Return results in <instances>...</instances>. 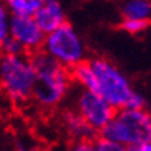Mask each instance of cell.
I'll return each mask as SVG.
<instances>
[{
  "mask_svg": "<svg viewBox=\"0 0 151 151\" xmlns=\"http://www.w3.org/2000/svg\"><path fill=\"white\" fill-rule=\"evenodd\" d=\"M0 43H2V51L5 56H23V52L26 51V48L12 36L6 37Z\"/></svg>",
  "mask_w": 151,
  "mask_h": 151,
  "instance_id": "cell-13",
  "label": "cell"
},
{
  "mask_svg": "<svg viewBox=\"0 0 151 151\" xmlns=\"http://www.w3.org/2000/svg\"><path fill=\"white\" fill-rule=\"evenodd\" d=\"M37 71L31 59L25 56H3L0 62V82L2 90L11 102L22 104L32 97Z\"/></svg>",
  "mask_w": 151,
  "mask_h": 151,
  "instance_id": "cell-2",
  "label": "cell"
},
{
  "mask_svg": "<svg viewBox=\"0 0 151 151\" xmlns=\"http://www.w3.org/2000/svg\"><path fill=\"white\" fill-rule=\"evenodd\" d=\"M127 151H140V148L139 147H128Z\"/></svg>",
  "mask_w": 151,
  "mask_h": 151,
  "instance_id": "cell-21",
  "label": "cell"
},
{
  "mask_svg": "<svg viewBox=\"0 0 151 151\" xmlns=\"http://www.w3.org/2000/svg\"><path fill=\"white\" fill-rule=\"evenodd\" d=\"M16 151H40L36 143L29 140H19L16 143Z\"/></svg>",
  "mask_w": 151,
  "mask_h": 151,
  "instance_id": "cell-19",
  "label": "cell"
},
{
  "mask_svg": "<svg viewBox=\"0 0 151 151\" xmlns=\"http://www.w3.org/2000/svg\"><path fill=\"white\" fill-rule=\"evenodd\" d=\"M65 125L68 133L76 140H93L96 133H97V129H94L77 111L65 114Z\"/></svg>",
  "mask_w": 151,
  "mask_h": 151,
  "instance_id": "cell-9",
  "label": "cell"
},
{
  "mask_svg": "<svg viewBox=\"0 0 151 151\" xmlns=\"http://www.w3.org/2000/svg\"><path fill=\"white\" fill-rule=\"evenodd\" d=\"M94 145L97 151H127L128 147L122 145L119 142H114V140H109L106 137H99V139L94 140Z\"/></svg>",
  "mask_w": 151,
  "mask_h": 151,
  "instance_id": "cell-15",
  "label": "cell"
},
{
  "mask_svg": "<svg viewBox=\"0 0 151 151\" xmlns=\"http://www.w3.org/2000/svg\"><path fill=\"white\" fill-rule=\"evenodd\" d=\"M145 106H147L145 96L137 93V91H133V94L129 96V99L125 105V108H129V109H143Z\"/></svg>",
  "mask_w": 151,
  "mask_h": 151,
  "instance_id": "cell-17",
  "label": "cell"
},
{
  "mask_svg": "<svg viewBox=\"0 0 151 151\" xmlns=\"http://www.w3.org/2000/svg\"><path fill=\"white\" fill-rule=\"evenodd\" d=\"M139 148H140V151H151V142L143 143V145H140Z\"/></svg>",
  "mask_w": 151,
  "mask_h": 151,
  "instance_id": "cell-20",
  "label": "cell"
},
{
  "mask_svg": "<svg viewBox=\"0 0 151 151\" xmlns=\"http://www.w3.org/2000/svg\"><path fill=\"white\" fill-rule=\"evenodd\" d=\"M73 77L76 79V82L79 85H82V88L99 93V82H97V77L94 74V70L90 63V60L88 62L83 60L76 66H73Z\"/></svg>",
  "mask_w": 151,
  "mask_h": 151,
  "instance_id": "cell-10",
  "label": "cell"
},
{
  "mask_svg": "<svg viewBox=\"0 0 151 151\" xmlns=\"http://www.w3.org/2000/svg\"><path fill=\"white\" fill-rule=\"evenodd\" d=\"M76 111L100 133V129H104L113 120L117 113V108H114L99 93L83 88L76 99Z\"/></svg>",
  "mask_w": 151,
  "mask_h": 151,
  "instance_id": "cell-6",
  "label": "cell"
},
{
  "mask_svg": "<svg viewBox=\"0 0 151 151\" xmlns=\"http://www.w3.org/2000/svg\"><path fill=\"white\" fill-rule=\"evenodd\" d=\"M11 36V16L9 11L0 8V42Z\"/></svg>",
  "mask_w": 151,
  "mask_h": 151,
  "instance_id": "cell-16",
  "label": "cell"
},
{
  "mask_svg": "<svg viewBox=\"0 0 151 151\" xmlns=\"http://www.w3.org/2000/svg\"><path fill=\"white\" fill-rule=\"evenodd\" d=\"M100 136L125 147H140L151 142V113L143 109L120 108Z\"/></svg>",
  "mask_w": 151,
  "mask_h": 151,
  "instance_id": "cell-1",
  "label": "cell"
},
{
  "mask_svg": "<svg viewBox=\"0 0 151 151\" xmlns=\"http://www.w3.org/2000/svg\"><path fill=\"white\" fill-rule=\"evenodd\" d=\"M68 151H97L93 140H76Z\"/></svg>",
  "mask_w": 151,
  "mask_h": 151,
  "instance_id": "cell-18",
  "label": "cell"
},
{
  "mask_svg": "<svg viewBox=\"0 0 151 151\" xmlns=\"http://www.w3.org/2000/svg\"><path fill=\"white\" fill-rule=\"evenodd\" d=\"M34 19H36V22L43 29L45 34L56 31L66 22L65 11L59 0H45L43 6L36 12Z\"/></svg>",
  "mask_w": 151,
  "mask_h": 151,
  "instance_id": "cell-8",
  "label": "cell"
},
{
  "mask_svg": "<svg viewBox=\"0 0 151 151\" xmlns=\"http://www.w3.org/2000/svg\"><path fill=\"white\" fill-rule=\"evenodd\" d=\"M90 63L99 82V94L114 108H125L129 96L134 91L127 76L105 57H94Z\"/></svg>",
  "mask_w": 151,
  "mask_h": 151,
  "instance_id": "cell-3",
  "label": "cell"
},
{
  "mask_svg": "<svg viewBox=\"0 0 151 151\" xmlns=\"http://www.w3.org/2000/svg\"><path fill=\"white\" fill-rule=\"evenodd\" d=\"M45 0H5L6 9L12 16H31L34 17L36 12L42 8Z\"/></svg>",
  "mask_w": 151,
  "mask_h": 151,
  "instance_id": "cell-12",
  "label": "cell"
},
{
  "mask_svg": "<svg viewBox=\"0 0 151 151\" xmlns=\"http://www.w3.org/2000/svg\"><path fill=\"white\" fill-rule=\"evenodd\" d=\"M123 19H142L148 20L151 17V2L150 0H127L122 6Z\"/></svg>",
  "mask_w": 151,
  "mask_h": 151,
  "instance_id": "cell-11",
  "label": "cell"
},
{
  "mask_svg": "<svg viewBox=\"0 0 151 151\" xmlns=\"http://www.w3.org/2000/svg\"><path fill=\"white\" fill-rule=\"evenodd\" d=\"M11 36L22 43L26 51H39L43 48L46 34L39 26L36 19L31 16H12L11 14Z\"/></svg>",
  "mask_w": 151,
  "mask_h": 151,
  "instance_id": "cell-7",
  "label": "cell"
},
{
  "mask_svg": "<svg viewBox=\"0 0 151 151\" xmlns=\"http://www.w3.org/2000/svg\"><path fill=\"white\" fill-rule=\"evenodd\" d=\"M70 90V74L65 66H59L52 71L39 73L34 85L32 99L43 108H52L59 105Z\"/></svg>",
  "mask_w": 151,
  "mask_h": 151,
  "instance_id": "cell-5",
  "label": "cell"
},
{
  "mask_svg": "<svg viewBox=\"0 0 151 151\" xmlns=\"http://www.w3.org/2000/svg\"><path fill=\"white\" fill-rule=\"evenodd\" d=\"M148 26H150V20H142V19H123L120 23V28L129 34L143 32Z\"/></svg>",
  "mask_w": 151,
  "mask_h": 151,
  "instance_id": "cell-14",
  "label": "cell"
},
{
  "mask_svg": "<svg viewBox=\"0 0 151 151\" xmlns=\"http://www.w3.org/2000/svg\"><path fill=\"white\" fill-rule=\"evenodd\" d=\"M43 50H46L62 66L73 68L85 57V45L79 32L74 29L71 23L65 22L63 25L46 34Z\"/></svg>",
  "mask_w": 151,
  "mask_h": 151,
  "instance_id": "cell-4",
  "label": "cell"
}]
</instances>
